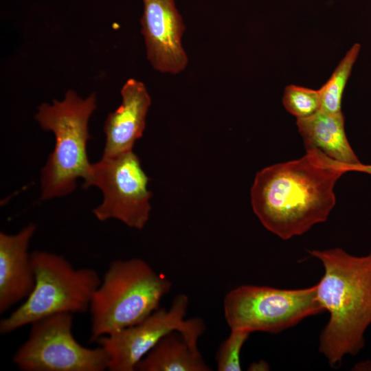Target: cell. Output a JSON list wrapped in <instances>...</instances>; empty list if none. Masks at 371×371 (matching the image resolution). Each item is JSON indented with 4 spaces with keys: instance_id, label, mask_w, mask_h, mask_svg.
<instances>
[{
    "instance_id": "obj_1",
    "label": "cell",
    "mask_w": 371,
    "mask_h": 371,
    "mask_svg": "<svg viewBox=\"0 0 371 371\" xmlns=\"http://www.w3.org/2000/svg\"><path fill=\"white\" fill-rule=\"evenodd\" d=\"M346 173L344 164L317 148L302 157L259 171L251 189L253 210L269 232L288 240L327 220L335 203L334 188Z\"/></svg>"
},
{
    "instance_id": "obj_2",
    "label": "cell",
    "mask_w": 371,
    "mask_h": 371,
    "mask_svg": "<svg viewBox=\"0 0 371 371\" xmlns=\"http://www.w3.org/2000/svg\"><path fill=\"white\" fill-rule=\"evenodd\" d=\"M308 253L324 267L316 295L329 319L319 336V351L334 367L365 345L371 324V252L357 256L337 247Z\"/></svg>"
},
{
    "instance_id": "obj_3",
    "label": "cell",
    "mask_w": 371,
    "mask_h": 371,
    "mask_svg": "<svg viewBox=\"0 0 371 371\" xmlns=\"http://www.w3.org/2000/svg\"><path fill=\"white\" fill-rule=\"evenodd\" d=\"M97 109L95 93L82 98L69 89L63 100L43 103L38 108L35 119L45 131L55 136L54 148L41 170V199L65 196L76 188V179L87 183L91 175L92 164L89 161L87 144L91 138L89 120Z\"/></svg>"
},
{
    "instance_id": "obj_4",
    "label": "cell",
    "mask_w": 371,
    "mask_h": 371,
    "mask_svg": "<svg viewBox=\"0 0 371 371\" xmlns=\"http://www.w3.org/2000/svg\"><path fill=\"white\" fill-rule=\"evenodd\" d=\"M171 287L168 278L142 258L111 262L91 301L90 342L146 319Z\"/></svg>"
},
{
    "instance_id": "obj_5",
    "label": "cell",
    "mask_w": 371,
    "mask_h": 371,
    "mask_svg": "<svg viewBox=\"0 0 371 371\" xmlns=\"http://www.w3.org/2000/svg\"><path fill=\"white\" fill-rule=\"evenodd\" d=\"M31 261L34 287L20 306L1 320V335L52 315L86 313L101 282L94 269L75 268L63 256L54 253L34 251Z\"/></svg>"
},
{
    "instance_id": "obj_6",
    "label": "cell",
    "mask_w": 371,
    "mask_h": 371,
    "mask_svg": "<svg viewBox=\"0 0 371 371\" xmlns=\"http://www.w3.org/2000/svg\"><path fill=\"white\" fill-rule=\"evenodd\" d=\"M324 311L316 285L298 289L240 285L223 299L225 319L232 329L277 334Z\"/></svg>"
},
{
    "instance_id": "obj_7",
    "label": "cell",
    "mask_w": 371,
    "mask_h": 371,
    "mask_svg": "<svg viewBox=\"0 0 371 371\" xmlns=\"http://www.w3.org/2000/svg\"><path fill=\"white\" fill-rule=\"evenodd\" d=\"M26 341L13 355L23 371H104L109 356L104 349L87 348L72 334L73 314L61 313L31 324Z\"/></svg>"
},
{
    "instance_id": "obj_8",
    "label": "cell",
    "mask_w": 371,
    "mask_h": 371,
    "mask_svg": "<svg viewBox=\"0 0 371 371\" xmlns=\"http://www.w3.org/2000/svg\"><path fill=\"white\" fill-rule=\"evenodd\" d=\"M149 178L133 150L120 155L102 157L92 164L89 181L84 188L95 186L104 196L103 202L93 210L100 221L110 218L127 226L142 229L149 218L152 193L147 189Z\"/></svg>"
},
{
    "instance_id": "obj_9",
    "label": "cell",
    "mask_w": 371,
    "mask_h": 371,
    "mask_svg": "<svg viewBox=\"0 0 371 371\" xmlns=\"http://www.w3.org/2000/svg\"><path fill=\"white\" fill-rule=\"evenodd\" d=\"M188 304V297L179 294L168 308H159L139 323L100 337L96 343L109 356L107 370L135 371L139 361L172 331L200 337L204 323L201 318H186Z\"/></svg>"
},
{
    "instance_id": "obj_10",
    "label": "cell",
    "mask_w": 371,
    "mask_h": 371,
    "mask_svg": "<svg viewBox=\"0 0 371 371\" xmlns=\"http://www.w3.org/2000/svg\"><path fill=\"white\" fill-rule=\"evenodd\" d=\"M141 32L144 38L146 57L154 69L177 74L188 63L182 45L186 30L175 0H142Z\"/></svg>"
},
{
    "instance_id": "obj_11",
    "label": "cell",
    "mask_w": 371,
    "mask_h": 371,
    "mask_svg": "<svg viewBox=\"0 0 371 371\" xmlns=\"http://www.w3.org/2000/svg\"><path fill=\"white\" fill-rule=\"evenodd\" d=\"M121 104L110 113L104 124L106 141L102 157H109L131 150L142 137L151 99L145 85L129 78L122 86Z\"/></svg>"
},
{
    "instance_id": "obj_12",
    "label": "cell",
    "mask_w": 371,
    "mask_h": 371,
    "mask_svg": "<svg viewBox=\"0 0 371 371\" xmlns=\"http://www.w3.org/2000/svg\"><path fill=\"white\" fill-rule=\"evenodd\" d=\"M36 226L30 223L16 234L0 232V313L23 299L35 285L31 254L27 251Z\"/></svg>"
},
{
    "instance_id": "obj_13",
    "label": "cell",
    "mask_w": 371,
    "mask_h": 371,
    "mask_svg": "<svg viewBox=\"0 0 371 371\" xmlns=\"http://www.w3.org/2000/svg\"><path fill=\"white\" fill-rule=\"evenodd\" d=\"M296 124L306 149L317 148L346 165L361 163L347 139L342 112L329 113L319 110L310 117L297 119Z\"/></svg>"
},
{
    "instance_id": "obj_14",
    "label": "cell",
    "mask_w": 371,
    "mask_h": 371,
    "mask_svg": "<svg viewBox=\"0 0 371 371\" xmlns=\"http://www.w3.org/2000/svg\"><path fill=\"white\" fill-rule=\"evenodd\" d=\"M199 338L174 330L137 363L135 371H210L197 345Z\"/></svg>"
},
{
    "instance_id": "obj_15",
    "label": "cell",
    "mask_w": 371,
    "mask_h": 371,
    "mask_svg": "<svg viewBox=\"0 0 371 371\" xmlns=\"http://www.w3.org/2000/svg\"><path fill=\"white\" fill-rule=\"evenodd\" d=\"M361 46L355 43L340 61L328 80L319 89L321 95L320 111L337 113L341 112L342 95Z\"/></svg>"
},
{
    "instance_id": "obj_16",
    "label": "cell",
    "mask_w": 371,
    "mask_h": 371,
    "mask_svg": "<svg viewBox=\"0 0 371 371\" xmlns=\"http://www.w3.org/2000/svg\"><path fill=\"white\" fill-rule=\"evenodd\" d=\"M284 108L297 119L310 117L320 110L319 90L297 85L286 87L282 98Z\"/></svg>"
},
{
    "instance_id": "obj_17",
    "label": "cell",
    "mask_w": 371,
    "mask_h": 371,
    "mask_svg": "<svg viewBox=\"0 0 371 371\" xmlns=\"http://www.w3.org/2000/svg\"><path fill=\"white\" fill-rule=\"evenodd\" d=\"M229 335L221 344L216 354V370L218 371H240V352L249 337L250 332L243 329H232Z\"/></svg>"
},
{
    "instance_id": "obj_18",
    "label": "cell",
    "mask_w": 371,
    "mask_h": 371,
    "mask_svg": "<svg viewBox=\"0 0 371 371\" xmlns=\"http://www.w3.org/2000/svg\"><path fill=\"white\" fill-rule=\"evenodd\" d=\"M346 172H360L371 175V164L366 165L359 163L356 165H346L345 164Z\"/></svg>"
},
{
    "instance_id": "obj_19",
    "label": "cell",
    "mask_w": 371,
    "mask_h": 371,
    "mask_svg": "<svg viewBox=\"0 0 371 371\" xmlns=\"http://www.w3.org/2000/svg\"><path fill=\"white\" fill-rule=\"evenodd\" d=\"M249 368V370H267L269 366L267 362L261 361L258 363H252Z\"/></svg>"
}]
</instances>
